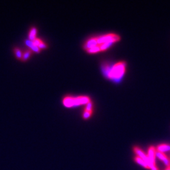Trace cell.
<instances>
[{
  "label": "cell",
  "instance_id": "15",
  "mask_svg": "<svg viewBox=\"0 0 170 170\" xmlns=\"http://www.w3.org/2000/svg\"><path fill=\"white\" fill-rule=\"evenodd\" d=\"M88 52L89 53H96V52H98L99 51H101V49H100V47L99 46H95L94 47H92V48H90L88 50H87Z\"/></svg>",
  "mask_w": 170,
  "mask_h": 170
},
{
  "label": "cell",
  "instance_id": "18",
  "mask_svg": "<svg viewBox=\"0 0 170 170\" xmlns=\"http://www.w3.org/2000/svg\"><path fill=\"white\" fill-rule=\"evenodd\" d=\"M165 170H169V168H167Z\"/></svg>",
  "mask_w": 170,
  "mask_h": 170
},
{
  "label": "cell",
  "instance_id": "10",
  "mask_svg": "<svg viewBox=\"0 0 170 170\" xmlns=\"http://www.w3.org/2000/svg\"><path fill=\"white\" fill-rule=\"evenodd\" d=\"M97 46L98 45H97V42H96V37H95V38H92L90 39L89 40H88L87 42V43L84 45V49L86 50H88L90 48L94 47Z\"/></svg>",
  "mask_w": 170,
  "mask_h": 170
},
{
  "label": "cell",
  "instance_id": "2",
  "mask_svg": "<svg viewBox=\"0 0 170 170\" xmlns=\"http://www.w3.org/2000/svg\"><path fill=\"white\" fill-rule=\"evenodd\" d=\"M125 63L124 62H120L115 65L109 71L108 76L112 79H120L125 73Z\"/></svg>",
  "mask_w": 170,
  "mask_h": 170
},
{
  "label": "cell",
  "instance_id": "13",
  "mask_svg": "<svg viewBox=\"0 0 170 170\" xmlns=\"http://www.w3.org/2000/svg\"><path fill=\"white\" fill-rule=\"evenodd\" d=\"M156 151H159L160 153H164V152H166V151H170V145L168 144H161L159 145L158 146V147L156 148Z\"/></svg>",
  "mask_w": 170,
  "mask_h": 170
},
{
  "label": "cell",
  "instance_id": "11",
  "mask_svg": "<svg viewBox=\"0 0 170 170\" xmlns=\"http://www.w3.org/2000/svg\"><path fill=\"white\" fill-rule=\"evenodd\" d=\"M33 53L34 52L30 49H25L24 51H23V56H22V61H23V62L27 61L32 57Z\"/></svg>",
  "mask_w": 170,
  "mask_h": 170
},
{
  "label": "cell",
  "instance_id": "9",
  "mask_svg": "<svg viewBox=\"0 0 170 170\" xmlns=\"http://www.w3.org/2000/svg\"><path fill=\"white\" fill-rule=\"evenodd\" d=\"M37 34H38V29L36 27L32 26L28 32V39L33 40L35 38H36L37 37Z\"/></svg>",
  "mask_w": 170,
  "mask_h": 170
},
{
  "label": "cell",
  "instance_id": "12",
  "mask_svg": "<svg viewBox=\"0 0 170 170\" xmlns=\"http://www.w3.org/2000/svg\"><path fill=\"white\" fill-rule=\"evenodd\" d=\"M13 51L15 56V57L18 60H22V56H23V51H22V49H21L18 47H15L13 49Z\"/></svg>",
  "mask_w": 170,
  "mask_h": 170
},
{
  "label": "cell",
  "instance_id": "4",
  "mask_svg": "<svg viewBox=\"0 0 170 170\" xmlns=\"http://www.w3.org/2000/svg\"><path fill=\"white\" fill-rule=\"evenodd\" d=\"M117 35L115 34H107L105 35H103L99 37H96V42H97V45L98 46H100L103 44L106 43V42H107L110 40H111L112 39H113L114 38H115V37H117Z\"/></svg>",
  "mask_w": 170,
  "mask_h": 170
},
{
  "label": "cell",
  "instance_id": "14",
  "mask_svg": "<svg viewBox=\"0 0 170 170\" xmlns=\"http://www.w3.org/2000/svg\"><path fill=\"white\" fill-rule=\"evenodd\" d=\"M134 160L136 161V162H137L138 164H139L141 166H142V167H144L145 168H147V169H150V168H149L147 164L141 158H140L139 157H138V156L135 157Z\"/></svg>",
  "mask_w": 170,
  "mask_h": 170
},
{
  "label": "cell",
  "instance_id": "5",
  "mask_svg": "<svg viewBox=\"0 0 170 170\" xmlns=\"http://www.w3.org/2000/svg\"><path fill=\"white\" fill-rule=\"evenodd\" d=\"M25 44L29 47V49H30L33 52H35V53H40L41 52V49L35 44V43L34 42L33 40H29V39H26L24 41Z\"/></svg>",
  "mask_w": 170,
  "mask_h": 170
},
{
  "label": "cell",
  "instance_id": "6",
  "mask_svg": "<svg viewBox=\"0 0 170 170\" xmlns=\"http://www.w3.org/2000/svg\"><path fill=\"white\" fill-rule=\"evenodd\" d=\"M156 151V149L153 146H151L148 150L147 156H148L149 159H150V161H151V164L153 166H156V163H155Z\"/></svg>",
  "mask_w": 170,
  "mask_h": 170
},
{
  "label": "cell",
  "instance_id": "3",
  "mask_svg": "<svg viewBox=\"0 0 170 170\" xmlns=\"http://www.w3.org/2000/svg\"><path fill=\"white\" fill-rule=\"evenodd\" d=\"M134 151L135 152V153L138 156V157H139L140 158H141L148 166L149 168L151 169V170H158V168H156V166H153L151 161H150V159H149L147 155H146L141 149H139L137 147H134Z\"/></svg>",
  "mask_w": 170,
  "mask_h": 170
},
{
  "label": "cell",
  "instance_id": "1",
  "mask_svg": "<svg viewBox=\"0 0 170 170\" xmlns=\"http://www.w3.org/2000/svg\"><path fill=\"white\" fill-rule=\"evenodd\" d=\"M90 101V98L88 96H65L62 100L63 105L66 107H72L74 106L79 105L87 104Z\"/></svg>",
  "mask_w": 170,
  "mask_h": 170
},
{
  "label": "cell",
  "instance_id": "17",
  "mask_svg": "<svg viewBox=\"0 0 170 170\" xmlns=\"http://www.w3.org/2000/svg\"><path fill=\"white\" fill-rule=\"evenodd\" d=\"M92 108H93V104H92V101H90L88 103H87V106L86 109H85V110L92 112Z\"/></svg>",
  "mask_w": 170,
  "mask_h": 170
},
{
  "label": "cell",
  "instance_id": "7",
  "mask_svg": "<svg viewBox=\"0 0 170 170\" xmlns=\"http://www.w3.org/2000/svg\"><path fill=\"white\" fill-rule=\"evenodd\" d=\"M33 41L35 43V44L36 46H37L41 50L46 49L48 47V45H47V44L46 43V42H45L43 40L40 38L37 37L36 38L33 40Z\"/></svg>",
  "mask_w": 170,
  "mask_h": 170
},
{
  "label": "cell",
  "instance_id": "8",
  "mask_svg": "<svg viewBox=\"0 0 170 170\" xmlns=\"http://www.w3.org/2000/svg\"><path fill=\"white\" fill-rule=\"evenodd\" d=\"M156 156L158 157L160 160H161L166 166L169 167L170 166V161L168 158V157L163 153H160L159 151H156Z\"/></svg>",
  "mask_w": 170,
  "mask_h": 170
},
{
  "label": "cell",
  "instance_id": "16",
  "mask_svg": "<svg viewBox=\"0 0 170 170\" xmlns=\"http://www.w3.org/2000/svg\"><path fill=\"white\" fill-rule=\"evenodd\" d=\"M92 112H90V111H86V110H85L84 111V114H83V118L84 119H88L89 117H90V116L92 115Z\"/></svg>",
  "mask_w": 170,
  "mask_h": 170
},
{
  "label": "cell",
  "instance_id": "19",
  "mask_svg": "<svg viewBox=\"0 0 170 170\" xmlns=\"http://www.w3.org/2000/svg\"><path fill=\"white\" fill-rule=\"evenodd\" d=\"M169 168V170H170V166L169 167H168Z\"/></svg>",
  "mask_w": 170,
  "mask_h": 170
}]
</instances>
